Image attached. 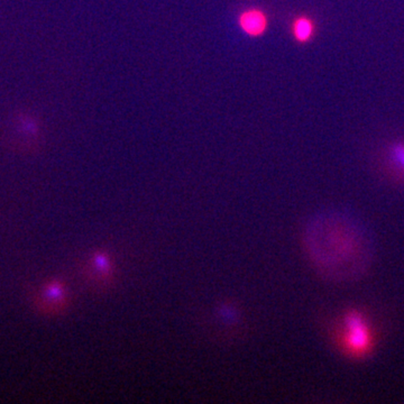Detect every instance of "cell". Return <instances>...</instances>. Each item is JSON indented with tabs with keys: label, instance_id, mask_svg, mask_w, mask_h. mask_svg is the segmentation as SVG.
Masks as SVG:
<instances>
[{
	"label": "cell",
	"instance_id": "1",
	"mask_svg": "<svg viewBox=\"0 0 404 404\" xmlns=\"http://www.w3.org/2000/svg\"><path fill=\"white\" fill-rule=\"evenodd\" d=\"M307 245L319 271L335 281L359 278L372 260V245L364 228L338 212L313 220L307 231Z\"/></svg>",
	"mask_w": 404,
	"mask_h": 404
},
{
	"label": "cell",
	"instance_id": "5",
	"mask_svg": "<svg viewBox=\"0 0 404 404\" xmlns=\"http://www.w3.org/2000/svg\"><path fill=\"white\" fill-rule=\"evenodd\" d=\"M292 32L299 43H307L312 38L315 23L309 17H297L292 24Z\"/></svg>",
	"mask_w": 404,
	"mask_h": 404
},
{
	"label": "cell",
	"instance_id": "3",
	"mask_svg": "<svg viewBox=\"0 0 404 404\" xmlns=\"http://www.w3.org/2000/svg\"><path fill=\"white\" fill-rule=\"evenodd\" d=\"M346 326L348 329L347 344L349 349L357 354L366 351L370 336L365 322L359 313H348V316L346 317Z\"/></svg>",
	"mask_w": 404,
	"mask_h": 404
},
{
	"label": "cell",
	"instance_id": "2",
	"mask_svg": "<svg viewBox=\"0 0 404 404\" xmlns=\"http://www.w3.org/2000/svg\"><path fill=\"white\" fill-rule=\"evenodd\" d=\"M34 305L44 315L61 312L67 305V290L60 280H52L35 295Z\"/></svg>",
	"mask_w": 404,
	"mask_h": 404
},
{
	"label": "cell",
	"instance_id": "6",
	"mask_svg": "<svg viewBox=\"0 0 404 404\" xmlns=\"http://www.w3.org/2000/svg\"><path fill=\"white\" fill-rule=\"evenodd\" d=\"M391 156L393 161L404 170V144L399 143L394 145L391 150Z\"/></svg>",
	"mask_w": 404,
	"mask_h": 404
},
{
	"label": "cell",
	"instance_id": "4",
	"mask_svg": "<svg viewBox=\"0 0 404 404\" xmlns=\"http://www.w3.org/2000/svg\"><path fill=\"white\" fill-rule=\"evenodd\" d=\"M239 25L245 34L252 38H260L268 30V19L261 9H249L239 15Z\"/></svg>",
	"mask_w": 404,
	"mask_h": 404
}]
</instances>
